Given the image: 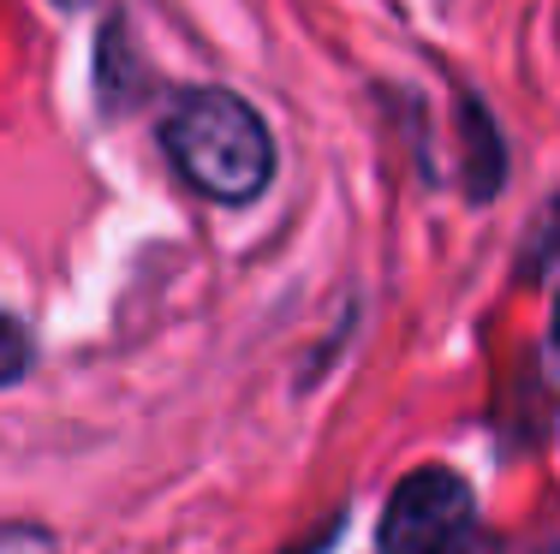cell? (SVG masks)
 Returning <instances> with one entry per match:
<instances>
[{
    "mask_svg": "<svg viewBox=\"0 0 560 554\" xmlns=\"http://www.w3.org/2000/svg\"><path fill=\"white\" fill-rule=\"evenodd\" d=\"M162 143L185 179L215 203H250L275 179V138L262 114L233 90H191L167 114Z\"/></svg>",
    "mask_w": 560,
    "mask_h": 554,
    "instance_id": "cell-1",
    "label": "cell"
},
{
    "mask_svg": "<svg viewBox=\"0 0 560 554\" xmlns=\"http://www.w3.org/2000/svg\"><path fill=\"white\" fill-rule=\"evenodd\" d=\"M477 524L471 483L447 465H423L399 478L382 512V554H465Z\"/></svg>",
    "mask_w": 560,
    "mask_h": 554,
    "instance_id": "cell-2",
    "label": "cell"
},
{
    "mask_svg": "<svg viewBox=\"0 0 560 554\" xmlns=\"http://www.w3.org/2000/svg\"><path fill=\"white\" fill-rule=\"evenodd\" d=\"M24 369H31V334H24V322L0 316V388H12Z\"/></svg>",
    "mask_w": 560,
    "mask_h": 554,
    "instance_id": "cell-3",
    "label": "cell"
},
{
    "mask_svg": "<svg viewBox=\"0 0 560 554\" xmlns=\"http://www.w3.org/2000/svg\"><path fill=\"white\" fill-rule=\"evenodd\" d=\"M0 554H55V537H48L43 524L0 519Z\"/></svg>",
    "mask_w": 560,
    "mask_h": 554,
    "instance_id": "cell-4",
    "label": "cell"
},
{
    "mask_svg": "<svg viewBox=\"0 0 560 554\" xmlns=\"http://www.w3.org/2000/svg\"><path fill=\"white\" fill-rule=\"evenodd\" d=\"M555 340H560V298H555Z\"/></svg>",
    "mask_w": 560,
    "mask_h": 554,
    "instance_id": "cell-5",
    "label": "cell"
},
{
    "mask_svg": "<svg viewBox=\"0 0 560 554\" xmlns=\"http://www.w3.org/2000/svg\"><path fill=\"white\" fill-rule=\"evenodd\" d=\"M55 7H84V0H55Z\"/></svg>",
    "mask_w": 560,
    "mask_h": 554,
    "instance_id": "cell-6",
    "label": "cell"
}]
</instances>
